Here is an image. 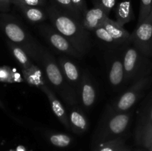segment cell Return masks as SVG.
<instances>
[{
	"label": "cell",
	"mask_w": 152,
	"mask_h": 151,
	"mask_svg": "<svg viewBox=\"0 0 152 151\" xmlns=\"http://www.w3.org/2000/svg\"><path fill=\"white\" fill-rule=\"evenodd\" d=\"M45 10L52 26L68 38L83 56L87 54L91 47V39L82 21L52 4H48Z\"/></svg>",
	"instance_id": "cell-1"
},
{
	"label": "cell",
	"mask_w": 152,
	"mask_h": 151,
	"mask_svg": "<svg viewBox=\"0 0 152 151\" xmlns=\"http://www.w3.org/2000/svg\"><path fill=\"white\" fill-rule=\"evenodd\" d=\"M39 65L42 68L48 84L56 95H59L68 108L80 105L78 93L68 84L57 60L45 47L42 49Z\"/></svg>",
	"instance_id": "cell-2"
},
{
	"label": "cell",
	"mask_w": 152,
	"mask_h": 151,
	"mask_svg": "<svg viewBox=\"0 0 152 151\" xmlns=\"http://www.w3.org/2000/svg\"><path fill=\"white\" fill-rule=\"evenodd\" d=\"M133 111L110 113L105 111L93 136V147L101 142L123 137L130 125Z\"/></svg>",
	"instance_id": "cell-3"
},
{
	"label": "cell",
	"mask_w": 152,
	"mask_h": 151,
	"mask_svg": "<svg viewBox=\"0 0 152 151\" xmlns=\"http://www.w3.org/2000/svg\"><path fill=\"white\" fill-rule=\"evenodd\" d=\"M126 74V85H131L144 77L151 76L152 63L149 57L129 44L122 50Z\"/></svg>",
	"instance_id": "cell-4"
},
{
	"label": "cell",
	"mask_w": 152,
	"mask_h": 151,
	"mask_svg": "<svg viewBox=\"0 0 152 151\" xmlns=\"http://www.w3.org/2000/svg\"><path fill=\"white\" fill-rule=\"evenodd\" d=\"M4 32L9 39L23 48L33 61L39 64L43 46L22 26L20 22L9 21L4 25Z\"/></svg>",
	"instance_id": "cell-5"
},
{
	"label": "cell",
	"mask_w": 152,
	"mask_h": 151,
	"mask_svg": "<svg viewBox=\"0 0 152 151\" xmlns=\"http://www.w3.org/2000/svg\"><path fill=\"white\" fill-rule=\"evenodd\" d=\"M151 82L152 77L148 76L132 84L108 105L106 112L120 113L132 110V108L145 94Z\"/></svg>",
	"instance_id": "cell-6"
},
{
	"label": "cell",
	"mask_w": 152,
	"mask_h": 151,
	"mask_svg": "<svg viewBox=\"0 0 152 151\" xmlns=\"http://www.w3.org/2000/svg\"><path fill=\"white\" fill-rule=\"evenodd\" d=\"M37 28L40 35L45 38L46 42L58 53H64L77 59L83 57V55L77 50L72 43L58 32L51 25L42 22L39 24Z\"/></svg>",
	"instance_id": "cell-7"
},
{
	"label": "cell",
	"mask_w": 152,
	"mask_h": 151,
	"mask_svg": "<svg viewBox=\"0 0 152 151\" xmlns=\"http://www.w3.org/2000/svg\"><path fill=\"white\" fill-rule=\"evenodd\" d=\"M122 50H111L107 60L108 82L114 92L121 91L126 87Z\"/></svg>",
	"instance_id": "cell-8"
},
{
	"label": "cell",
	"mask_w": 152,
	"mask_h": 151,
	"mask_svg": "<svg viewBox=\"0 0 152 151\" xmlns=\"http://www.w3.org/2000/svg\"><path fill=\"white\" fill-rule=\"evenodd\" d=\"M130 43L148 57L152 56V11L131 33Z\"/></svg>",
	"instance_id": "cell-9"
},
{
	"label": "cell",
	"mask_w": 152,
	"mask_h": 151,
	"mask_svg": "<svg viewBox=\"0 0 152 151\" xmlns=\"http://www.w3.org/2000/svg\"><path fill=\"white\" fill-rule=\"evenodd\" d=\"M152 136V95L145 100L140 110L137 118L135 139L138 144H143Z\"/></svg>",
	"instance_id": "cell-10"
},
{
	"label": "cell",
	"mask_w": 152,
	"mask_h": 151,
	"mask_svg": "<svg viewBox=\"0 0 152 151\" xmlns=\"http://www.w3.org/2000/svg\"><path fill=\"white\" fill-rule=\"evenodd\" d=\"M96 95V87L93 78L88 71H83L78 88V96L80 105L86 112L90 111L95 105Z\"/></svg>",
	"instance_id": "cell-11"
},
{
	"label": "cell",
	"mask_w": 152,
	"mask_h": 151,
	"mask_svg": "<svg viewBox=\"0 0 152 151\" xmlns=\"http://www.w3.org/2000/svg\"><path fill=\"white\" fill-rule=\"evenodd\" d=\"M56 60L66 81L78 93V88L83 72L80 70L78 65L72 59L67 56H60Z\"/></svg>",
	"instance_id": "cell-12"
},
{
	"label": "cell",
	"mask_w": 152,
	"mask_h": 151,
	"mask_svg": "<svg viewBox=\"0 0 152 151\" xmlns=\"http://www.w3.org/2000/svg\"><path fill=\"white\" fill-rule=\"evenodd\" d=\"M40 90L47 96L49 103H50V107H51V110L55 116L62 123L64 127H66V129H68V130H71V127H70L69 121H68V111H66L65 106L62 103L60 99L57 97V95L56 94V93L53 91V89L50 87V86L48 84L42 87Z\"/></svg>",
	"instance_id": "cell-13"
},
{
	"label": "cell",
	"mask_w": 152,
	"mask_h": 151,
	"mask_svg": "<svg viewBox=\"0 0 152 151\" xmlns=\"http://www.w3.org/2000/svg\"><path fill=\"white\" fill-rule=\"evenodd\" d=\"M68 121L71 130L76 134H83L88 130L89 119L86 113L80 105L69 108L68 111Z\"/></svg>",
	"instance_id": "cell-14"
},
{
	"label": "cell",
	"mask_w": 152,
	"mask_h": 151,
	"mask_svg": "<svg viewBox=\"0 0 152 151\" xmlns=\"http://www.w3.org/2000/svg\"><path fill=\"white\" fill-rule=\"evenodd\" d=\"M108 17V15L100 7L94 5L93 7L88 9L82 19V24L89 32H92L96 28L101 26L104 21Z\"/></svg>",
	"instance_id": "cell-15"
},
{
	"label": "cell",
	"mask_w": 152,
	"mask_h": 151,
	"mask_svg": "<svg viewBox=\"0 0 152 151\" xmlns=\"http://www.w3.org/2000/svg\"><path fill=\"white\" fill-rule=\"evenodd\" d=\"M102 25L109 33L110 35L123 46L126 47L129 44H131L129 41L131 33L116 20H112L109 17H108L104 21Z\"/></svg>",
	"instance_id": "cell-16"
},
{
	"label": "cell",
	"mask_w": 152,
	"mask_h": 151,
	"mask_svg": "<svg viewBox=\"0 0 152 151\" xmlns=\"http://www.w3.org/2000/svg\"><path fill=\"white\" fill-rule=\"evenodd\" d=\"M114 10L116 21L123 27L135 18L132 0H121L118 1Z\"/></svg>",
	"instance_id": "cell-17"
},
{
	"label": "cell",
	"mask_w": 152,
	"mask_h": 151,
	"mask_svg": "<svg viewBox=\"0 0 152 151\" xmlns=\"http://www.w3.org/2000/svg\"><path fill=\"white\" fill-rule=\"evenodd\" d=\"M22 73L25 81L31 85L40 89L48 84L47 80L45 78V73L37 65L33 64L28 69L22 70Z\"/></svg>",
	"instance_id": "cell-18"
},
{
	"label": "cell",
	"mask_w": 152,
	"mask_h": 151,
	"mask_svg": "<svg viewBox=\"0 0 152 151\" xmlns=\"http://www.w3.org/2000/svg\"><path fill=\"white\" fill-rule=\"evenodd\" d=\"M92 33L99 42L111 50H122L126 47L116 41L104 28L103 25L96 28Z\"/></svg>",
	"instance_id": "cell-19"
},
{
	"label": "cell",
	"mask_w": 152,
	"mask_h": 151,
	"mask_svg": "<svg viewBox=\"0 0 152 151\" xmlns=\"http://www.w3.org/2000/svg\"><path fill=\"white\" fill-rule=\"evenodd\" d=\"M22 10L25 19L31 24H41L48 19L46 10L42 7H28V6L17 5Z\"/></svg>",
	"instance_id": "cell-20"
},
{
	"label": "cell",
	"mask_w": 152,
	"mask_h": 151,
	"mask_svg": "<svg viewBox=\"0 0 152 151\" xmlns=\"http://www.w3.org/2000/svg\"><path fill=\"white\" fill-rule=\"evenodd\" d=\"M43 136L50 144L56 147H68L73 142L72 136L66 133H58L52 130H45Z\"/></svg>",
	"instance_id": "cell-21"
},
{
	"label": "cell",
	"mask_w": 152,
	"mask_h": 151,
	"mask_svg": "<svg viewBox=\"0 0 152 151\" xmlns=\"http://www.w3.org/2000/svg\"><path fill=\"white\" fill-rule=\"evenodd\" d=\"M124 146V137H120L98 144L93 147V151H120Z\"/></svg>",
	"instance_id": "cell-22"
},
{
	"label": "cell",
	"mask_w": 152,
	"mask_h": 151,
	"mask_svg": "<svg viewBox=\"0 0 152 151\" xmlns=\"http://www.w3.org/2000/svg\"><path fill=\"white\" fill-rule=\"evenodd\" d=\"M11 50L13 56L16 58L17 62L21 65L22 70L28 69L34 64L32 59L30 57L28 53L19 45L13 43L11 45Z\"/></svg>",
	"instance_id": "cell-23"
},
{
	"label": "cell",
	"mask_w": 152,
	"mask_h": 151,
	"mask_svg": "<svg viewBox=\"0 0 152 151\" xmlns=\"http://www.w3.org/2000/svg\"><path fill=\"white\" fill-rule=\"evenodd\" d=\"M50 4L82 21L83 16L74 7L71 0H50Z\"/></svg>",
	"instance_id": "cell-24"
},
{
	"label": "cell",
	"mask_w": 152,
	"mask_h": 151,
	"mask_svg": "<svg viewBox=\"0 0 152 151\" xmlns=\"http://www.w3.org/2000/svg\"><path fill=\"white\" fill-rule=\"evenodd\" d=\"M152 11V0H140L137 24L145 20Z\"/></svg>",
	"instance_id": "cell-25"
},
{
	"label": "cell",
	"mask_w": 152,
	"mask_h": 151,
	"mask_svg": "<svg viewBox=\"0 0 152 151\" xmlns=\"http://www.w3.org/2000/svg\"><path fill=\"white\" fill-rule=\"evenodd\" d=\"M93 3L94 5L98 6L103 9L105 13L109 16L110 13L115 8L118 3V0H94Z\"/></svg>",
	"instance_id": "cell-26"
},
{
	"label": "cell",
	"mask_w": 152,
	"mask_h": 151,
	"mask_svg": "<svg viewBox=\"0 0 152 151\" xmlns=\"http://www.w3.org/2000/svg\"><path fill=\"white\" fill-rule=\"evenodd\" d=\"M16 5L28 6V7H42L46 5V0H14Z\"/></svg>",
	"instance_id": "cell-27"
},
{
	"label": "cell",
	"mask_w": 152,
	"mask_h": 151,
	"mask_svg": "<svg viewBox=\"0 0 152 151\" xmlns=\"http://www.w3.org/2000/svg\"><path fill=\"white\" fill-rule=\"evenodd\" d=\"M73 4L74 5V7L77 8V10H78L80 13V14L82 16L84 15V13L87 11L88 7L87 4H86V0H71Z\"/></svg>",
	"instance_id": "cell-28"
},
{
	"label": "cell",
	"mask_w": 152,
	"mask_h": 151,
	"mask_svg": "<svg viewBox=\"0 0 152 151\" xmlns=\"http://www.w3.org/2000/svg\"><path fill=\"white\" fill-rule=\"evenodd\" d=\"M142 147L146 148L148 151H152V136L143 144Z\"/></svg>",
	"instance_id": "cell-29"
},
{
	"label": "cell",
	"mask_w": 152,
	"mask_h": 151,
	"mask_svg": "<svg viewBox=\"0 0 152 151\" xmlns=\"http://www.w3.org/2000/svg\"><path fill=\"white\" fill-rule=\"evenodd\" d=\"M7 76V74L4 70H0V78H4Z\"/></svg>",
	"instance_id": "cell-30"
},
{
	"label": "cell",
	"mask_w": 152,
	"mask_h": 151,
	"mask_svg": "<svg viewBox=\"0 0 152 151\" xmlns=\"http://www.w3.org/2000/svg\"><path fill=\"white\" fill-rule=\"evenodd\" d=\"M120 151H131V150L129 149V147H128L127 146H124Z\"/></svg>",
	"instance_id": "cell-31"
},
{
	"label": "cell",
	"mask_w": 152,
	"mask_h": 151,
	"mask_svg": "<svg viewBox=\"0 0 152 151\" xmlns=\"http://www.w3.org/2000/svg\"><path fill=\"white\" fill-rule=\"evenodd\" d=\"M0 1H2V2L4 3H6V4H8V3L10 1V0H0Z\"/></svg>",
	"instance_id": "cell-32"
},
{
	"label": "cell",
	"mask_w": 152,
	"mask_h": 151,
	"mask_svg": "<svg viewBox=\"0 0 152 151\" xmlns=\"http://www.w3.org/2000/svg\"><path fill=\"white\" fill-rule=\"evenodd\" d=\"M17 151H25L24 150V149L22 147H18L17 149Z\"/></svg>",
	"instance_id": "cell-33"
},
{
	"label": "cell",
	"mask_w": 152,
	"mask_h": 151,
	"mask_svg": "<svg viewBox=\"0 0 152 151\" xmlns=\"http://www.w3.org/2000/svg\"><path fill=\"white\" fill-rule=\"evenodd\" d=\"M135 151H143V150H137Z\"/></svg>",
	"instance_id": "cell-34"
}]
</instances>
